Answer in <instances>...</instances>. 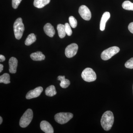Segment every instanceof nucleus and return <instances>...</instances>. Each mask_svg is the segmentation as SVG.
<instances>
[{
    "mask_svg": "<svg viewBox=\"0 0 133 133\" xmlns=\"http://www.w3.org/2000/svg\"><path fill=\"white\" fill-rule=\"evenodd\" d=\"M114 122V116L111 111H107L104 113L101 120V123L103 128L108 131L111 128Z\"/></svg>",
    "mask_w": 133,
    "mask_h": 133,
    "instance_id": "obj_1",
    "label": "nucleus"
},
{
    "mask_svg": "<svg viewBox=\"0 0 133 133\" xmlns=\"http://www.w3.org/2000/svg\"><path fill=\"white\" fill-rule=\"evenodd\" d=\"M14 29L15 38L17 40H20L24 30V25L21 18L19 17L16 19L14 24Z\"/></svg>",
    "mask_w": 133,
    "mask_h": 133,
    "instance_id": "obj_2",
    "label": "nucleus"
},
{
    "mask_svg": "<svg viewBox=\"0 0 133 133\" xmlns=\"http://www.w3.org/2000/svg\"><path fill=\"white\" fill-rule=\"evenodd\" d=\"M33 118V112L31 109H27L20 119L19 125L22 128H26L29 125Z\"/></svg>",
    "mask_w": 133,
    "mask_h": 133,
    "instance_id": "obj_3",
    "label": "nucleus"
},
{
    "mask_svg": "<svg viewBox=\"0 0 133 133\" xmlns=\"http://www.w3.org/2000/svg\"><path fill=\"white\" fill-rule=\"evenodd\" d=\"M82 78L86 82H91L95 81L97 79V75L94 71L90 68L85 69L81 74Z\"/></svg>",
    "mask_w": 133,
    "mask_h": 133,
    "instance_id": "obj_4",
    "label": "nucleus"
},
{
    "mask_svg": "<svg viewBox=\"0 0 133 133\" xmlns=\"http://www.w3.org/2000/svg\"><path fill=\"white\" fill-rule=\"evenodd\" d=\"M120 49L117 46H113L105 50L101 54V58L103 60H107L119 51Z\"/></svg>",
    "mask_w": 133,
    "mask_h": 133,
    "instance_id": "obj_5",
    "label": "nucleus"
},
{
    "mask_svg": "<svg viewBox=\"0 0 133 133\" xmlns=\"http://www.w3.org/2000/svg\"><path fill=\"white\" fill-rule=\"evenodd\" d=\"M73 116V115L71 113L60 112L55 115V119L57 123L64 124L68 122Z\"/></svg>",
    "mask_w": 133,
    "mask_h": 133,
    "instance_id": "obj_6",
    "label": "nucleus"
},
{
    "mask_svg": "<svg viewBox=\"0 0 133 133\" xmlns=\"http://www.w3.org/2000/svg\"><path fill=\"white\" fill-rule=\"evenodd\" d=\"M78 48V45L76 43H72L67 46L65 51L66 57L69 58L73 57L77 54Z\"/></svg>",
    "mask_w": 133,
    "mask_h": 133,
    "instance_id": "obj_7",
    "label": "nucleus"
},
{
    "mask_svg": "<svg viewBox=\"0 0 133 133\" xmlns=\"http://www.w3.org/2000/svg\"><path fill=\"white\" fill-rule=\"evenodd\" d=\"M79 13L81 17L85 21H89L91 17V14L90 10L85 5L80 6L79 9Z\"/></svg>",
    "mask_w": 133,
    "mask_h": 133,
    "instance_id": "obj_8",
    "label": "nucleus"
},
{
    "mask_svg": "<svg viewBox=\"0 0 133 133\" xmlns=\"http://www.w3.org/2000/svg\"><path fill=\"white\" fill-rule=\"evenodd\" d=\"M43 88L41 87H38L35 88L34 90H30L27 94L26 95V98L29 99H31L40 96L42 92Z\"/></svg>",
    "mask_w": 133,
    "mask_h": 133,
    "instance_id": "obj_9",
    "label": "nucleus"
},
{
    "mask_svg": "<svg viewBox=\"0 0 133 133\" xmlns=\"http://www.w3.org/2000/svg\"><path fill=\"white\" fill-rule=\"evenodd\" d=\"M41 129L45 133H54V129L50 124L45 121L41 122L40 125Z\"/></svg>",
    "mask_w": 133,
    "mask_h": 133,
    "instance_id": "obj_10",
    "label": "nucleus"
},
{
    "mask_svg": "<svg viewBox=\"0 0 133 133\" xmlns=\"http://www.w3.org/2000/svg\"><path fill=\"white\" fill-rule=\"evenodd\" d=\"M9 64L10 72L12 74H14L16 72L18 61L16 58H10L9 61Z\"/></svg>",
    "mask_w": 133,
    "mask_h": 133,
    "instance_id": "obj_11",
    "label": "nucleus"
},
{
    "mask_svg": "<svg viewBox=\"0 0 133 133\" xmlns=\"http://www.w3.org/2000/svg\"><path fill=\"white\" fill-rule=\"evenodd\" d=\"M110 17V14L109 12H105L102 15L100 23V29L101 31L104 30L106 23Z\"/></svg>",
    "mask_w": 133,
    "mask_h": 133,
    "instance_id": "obj_12",
    "label": "nucleus"
},
{
    "mask_svg": "<svg viewBox=\"0 0 133 133\" xmlns=\"http://www.w3.org/2000/svg\"><path fill=\"white\" fill-rule=\"evenodd\" d=\"M44 30L45 34L50 37H53L55 35V29L50 23H48L45 24L44 27Z\"/></svg>",
    "mask_w": 133,
    "mask_h": 133,
    "instance_id": "obj_13",
    "label": "nucleus"
},
{
    "mask_svg": "<svg viewBox=\"0 0 133 133\" xmlns=\"http://www.w3.org/2000/svg\"><path fill=\"white\" fill-rule=\"evenodd\" d=\"M30 57L34 61H42L44 60L45 58V56L41 51L31 53L30 55Z\"/></svg>",
    "mask_w": 133,
    "mask_h": 133,
    "instance_id": "obj_14",
    "label": "nucleus"
},
{
    "mask_svg": "<svg viewBox=\"0 0 133 133\" xmlns=\"http://www.w3.org/2000/svg\"><path fill=\"white\" fill-rule=\"evenodd\" d=\"M57 79L61 81L60 86L62 88H66L70 84V82L68 79L65 78V76H59L58 77Z\"/></svg>",
    "mask_w": 133,
    "mask_h": 133,
    "instance_id": "obj_15",
    "label": "nucleus"
},
{
    "mask_svg": "<svg viewBox=\"0 0 133 133\" xmlns=\"http://www.w3.org/2000/svg\"><path fill=\"white\" fill-rule=\"evenodd\" d=\"M50 2V0H35L34 5L36 8H42L48 5Z\"/></svg>",
    "mask_w": 133,
    "mask_h": 133,
    "instance_id": "obj_16",
    "label": "nucleus"
},
{
    "mask_svg": "<svg viewBox=\"0 0 133 133\" xmlns=\"http://www.w3.org/2000/svg\"><path fill=\"white\" fill-rule=\"evenodd\" d=\"M56 88L55 86L53 85L50 86L46 88L45 90V95L49 97H53L56 95Z\"/></svg>",
    "mask_w": 133,
    "mask_h": 133,
    "instance_id": "obj_17",
    "label": "nucleus"
},
{
    "mask_svg": "<svg viewBox=\"0 0 133 133\" xmlns=\"http://www.w3.org/2000/svg\"><path fill=\"white\" fill-rule=\"evenodd\" d=\"M57 30L59 37L61 38H64L66 34L65 25L61 24H58Z\"/></svg>",
    "mask_w": 133,
    "mask_h": 133,
    "instance_id": "obj_18",
    "label": "nucleus"
},
{
    "mask_svg": "<svg viewBox=\"0 0 133 133\" xmlns=\"http://www.w3.org/2000/svg\"><path fill=\"white\" fill-rule=\"evenodd\" d=\"M36 40V38L35 34L31 33L29 35L25 41V44L26 45H30L35 42Z\"/></svg>",
    "mask_w": 133,
    "mask_h": 133,
    "instance_id": "obj_19",
    "label": "nucleus"
},
{
    "mask_svg": "<svg viewBox=\"0 0 133 133\" xmlns=\"http://www.w3.org/2000/svg\"><path fill=\"white\" fill-rule=\"evenodd\" d=\"M0 83L8 84L10 83V77L9 74L5 73L0 77Z\"/></svg>",
    "mask_w": 133,
    "mask_h": 133,
    "instance_id": "obj_20",
    "label": "nucleus"
},
{
    "mask_svg": "<svg viewBox=\"0 0 133 133\" xmlns=\"http://www.w3.org/2000/svg\"><path fill=\"white\" fill-rule=\"evenodd\" d=\"M122 7L123 9L126 10H133V3L129 1H125L122 4Z\"/></svg>",
    "mask_w": 133,
    "mask_h": 133,
    "instance_id": "obj_21",
    "label": "nucleus"
},
{
    "mask_svg": "<svg viewBox=\"0 0 133 133\" xmlns=\"http://www.w3.org/2000/svg\"><path fill=\"white\" fill-rule=\"evenodd\" d=\"M69 22L70 25L73 28H75L77 25V22L74 17L71 16L69 18Z\"/></svg>",
    "mask_w": 133,
    "mask_h": 133,
    "instance_id": "obj_22",
    "label": "nucleus"
},
{
    "mask_svg": "<svg viewBox=\"0 0 133 133\" xmlns=\"http://www.w3.org/2000/svg\"><path fill=\"white\" fill-rule=\"evenodd\" d=\"M64 25L65 32H66V35L68 36H71L72 34V31L70 25L67 23H65Z\"/></svg>",
    "mask_w": 133,
    "mask_h": 133,
    "instance_id": "obj_23",
    "label": "nucleus"
},
{
    "mask_svg": "<svg viewBox=\"0 0 133 133\" xmlns=\"http://www.w3.org/2000/svg\"><path fill=\"white\" fill-rule=\"evenodd\" d=\"M125 66L128 69H133V57L129 59L126 62L125 64Z\"/></svg>",
    "mask_w": 133,
    "mask_h": 133,
    "instance_id": "obj_24",
    "label": "nucleus"
},
{
    "mask_svg": "<svg viewBox=\"0 0 133 133\" xmlns=\"http://www.w3.org/2000/svg\"><path fill=\"white\" fill-rule=\"evenodd\" d=\"M22 1V0H12V5L13 8L15 9H16Z\"/></svg>",
    "mask_w": 133,
    "mask_h": 133,
    "instance_id": "obj_25",
    "label": "nucleus"
},
{
    "mask_svg": "<svg viewBox=\"0 0 133 133\" xmlns=\"http://www.w3.org/2000/svg\"><path fill=\"white\" fill-rule=\"evenodd\" d=\"M128 28L129 31L131 32V33L133 34V22H131L129 24L128 26Z\"/></svg>",
    "mask_w": 133,
    "mask_h": 133,
    "instance_id": "obj_26",
    "label": "nucleus"
},
{
    "mask_svg": "<svg viewBox=\"0 0 133 133\" xmlns=\"http://www.w3.org/2000/svg\"><path fill=\"white\" fill-rule=\"evenodd\" d=\"M5 60V57L3 55H0V62H4Z\"/></svg>",
    "mask_w": 133,
    "mask_h": 133,
    "instance_id": "obj_27",
    "label": "nucleus"
},
{
    "mask_svg": "<svg viewBox=\"0 0 133 133\" xmlns=\"http://www.w3.org/2000/svg\"><path fill=\"white\" fill-rule=\"evenodd\" d=\"M3 69V65L2 64H0V72H1L2 71Z\"/></svg>",
    "mask_w": 133,
    "mask_h": 133,
    "instance_id": "obj_28",
    "label": "nucleus"
},
{
    "mask_svg": "<svg viewBox=\"0 0 133 133\" xmlns=\"http://www.w3.org/2000/svg\"><path fill=\"white\" fill-rule=\"evenodd\" d=\"M3 121V119L2 117L1 116L0 117V124H1L2 123Z\"/></svg>",
    "mask_w": 133,
    "mask_h": 133,
    "instance_id": "obj_29",
    "label": "nucleus"
},
{
    "mask_svg": "<svg viewBox=\"0 0 133 133\" xmlns=\"http://www.w3.org/2000/svg\"></svg>",
    "mask_w": 133,
    "mask_h": 133,
    "instance_id": "obj_30",
    "label": "nucleus"
}]
</instances>
